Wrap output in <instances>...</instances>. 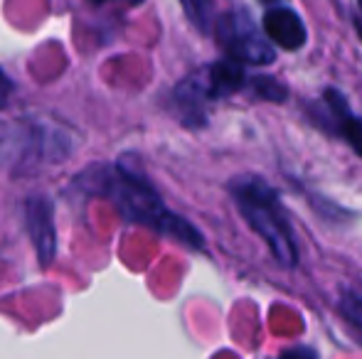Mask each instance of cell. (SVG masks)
Segmentation results:
<instances>
[{
	"label": "cell",
	"mask_w": 362,
	"mask_h": 359,
	"mask_svg": "<svg viewBox=\"0 0 362 359\" xmlns=\"http://www.w3.org/2000/svg\"><path fill=\"white\" fill-rule=\"evenodd\" d=\"M262 28L269 42L284 52H298L308 42V28L291 5H269L264 10Z\"/></svg>",
	"instance_id": "obj_6"
},
{
	"label": "cell",
	"mask_w": 362,
	"mask_h": 359,
	"mask_svg": "<svg viewBox=\"0 0 362 359\" xmlns=\"http://www.w3.org/2000/svg\"><path fill=\"white\" fill-rule=\"evenodd\" d=\"M202 84H205V91H207V99L210 101H217V99H227V96L237 94L242 89H249V74H247V67L234 59H217L215 64L205 69V77H200Z\"/></svg>",
	"instance_id": "obj_7"
},
{
	"label": "cell",
	"mask_w": 362,
	"mask_h": 359,
	"mask_svg": "<svg viewBox=\"0 0 362 359\" xmlns=\"http://www.w3.org/2000/svg\"><path fill=\"white\" fill-rule=\"evenodd\" d=\"M340 310H343V317L355 325L358 330H362V296H355V293H345L340 298Z\"/></svg>",
	"instance_id": "obj_9"
},
{
	"label": "cell",
	"mask_w": 362,
	"mask_h": 359,
	"mask_svg": "<svg viewBox=\"0 0 362 359\" xmlns=\"http://www.w3.org/2000/svg\"><path fill=\"white\" fill-rule=\"evenodd\" d=\"M281 359H318V357H315V352H313V350H303V347H298V350L284 352Z\"/></svg>",
	"instance_id": "obj_10"
},
{
	"label": "cell",
	"mask_w": 362,
	"mask_h": 359,
	"mask_svg": "<svg viewBox=\"0 0 362 359\" xmlns=\"http://www.w3.org/2000/svg\"><path fill=\"white\" fill-rule=\"evenodd\" d=\"M25 224L33 239L35 254L42 269H47L57 254V229H54L52 202L42 195H33L25 202Z\"/></svg>",
	"instance_id": "obj_5"
},
{
	"label": "cell",
	"mask_w": 362,
	"mask_h": 359,
	"mask_svg": "<svg viewBox=\"0 0 362 359\" xmlns=\"http://www.w3.org/2000/svg\"><path fill=\"white\" fill-rule=\"evenodd\" d=\"M99 178V190L114 202V207L126 221L148 226V229L158 231L163 236H173L175 241L185 244L187 249H205V239L197 231V226L190 224L185 217L168 209L163 197L158 195V190L148 182L144 173L119 160V163L109 165Z\"/></svg>",
	"instance_id": "obj_1"
},
{
	"label": "cell",
	"mask_w": 362,
	"mask_h": 359,
	"mask_svg": "<svg viewBox=\"0 0 362 359\" xmlns=\"http://www.w3.org/2000/svg\"><path fill=\"white\" fill-rule=\"evenodd\" d=\"M355 30H358L360 39H362V3H358V15H355Z\"/></svg>",
	"instance_id": "obj_12"
},
{
	"label": "cell",
	"mask_w": 362,
	"mask_h": 359,
	"mask_svg": "<svg viewBox=\"0 0 362 359\" xmlns=\"http://www.w3.org/2000/svg\"><path fill=\"white\" fill-rule=\"evenodd\" d=\"M229 195H232V202L242 219L269 246L274 259L284 269H296L298 266V244H296L293 226H291L281 195L259 175L234 178L229 182Z\"/></svg>",
	"instance_id": "obj_2"
},
{
	"label": "cell",
	"mask_w": 362,
	"mask_h": 359,
	"mask_svg": "<svg viewBox=\"0 0 362 359\" xmlns=\"http://www.w3.org/2000/svg\"><path fill=\"white\" fill-rule=\"evenodd\" d=\"M308 114L320 128L333 135H340L362 158V116L350 109L343 91L328 87L315 104L308 106Z\"/></svg>",
	"instance_id": "obj_4"
},
{
	"label": "cell",
	"mask_w": 362,
	"mask_h": 359,
	"mask_svg": "<svg viewBox=\"0 0 362 359\" xmlns=\"http://www.w3.org/2000/svg\"><path fill=\"white\" fill-rule=\"evenodd\" d=\"M249 91L254 94V99L274 101V104H284L288 99L286 84L279 82L276 77H269V74H257V77L249 79Z\"/></svg>",
	"instance_id": "obj_8"
},
{
	"label": "cell",
	"mask_w": 362,
	"mask_h": 359,
	"mask_svg": "<svg viewBox=\"0 0 362 359\" xmlns=\"http://www.w3.org/2000/svg\"><path fill=\"white\" fill-rule=\"evenodd\" d=\"M10 91H13V84H10V79L5 77L3 72H0V109L8 104V94H10Z\"/></svg>",
	"instance_id": "obj_11"
},
{
	"label": "cell",
	"mask_w": 362,
	"mask_h": 359,
	"mask_svg": "<svg viewBox=\"0 0 362 359\" xmlns=\"http://www.w3.org/2000/svg\"><path fill=\"white\" fill-rule=\"evenodd\" d=\"M215 35L224 57L244 64V67H262L274 64L276 47L269 42L264 28L257 23L249 8H229L215 20Z\"/></svg>",
	"instance_id": "obj_3"
}]
</instances>
